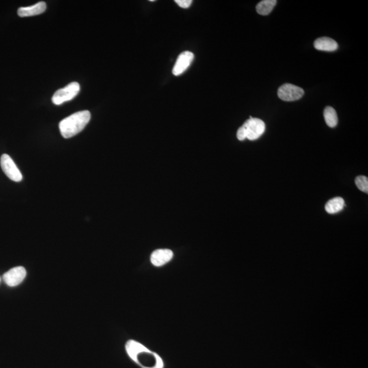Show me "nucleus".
I'll return each mask as SVG.
<instances>
[{
  "mask_svg": "<svg viewBox=\"0 0 368 368\" xmlns=\"http://www.w3.org/2000/svg\"><path fill=\"white\" fill-rule=\"evenodd\" d=\"M90 111H82L74 113L61 120L59 124V131L65 139H69L81 133L90 122Z\"/></svg>",
  "mask_w": 368,
  "mask_h": 368,
  "instance_id": "nucleus-1",
  "label": "nucleus"
},
{
  "mask_svg": "<svg viewBox=\"0 0 368 368\" xmlns=\"http://www.w3.org/2000/svg\"><path fill=\"white\" fill-rule=\"evenodd\" d=\"M133 361L143 368H164L165 366L163 359L143 345Z\"/></svg>",
  "mask_w": 368,
  "mask_h": 368,
  "instance_id": "nucleus-2",
  "label": "nucleus"
},
{
  "mask_svg": "<svg viewBox=\"0 0 368 368\" xmlns=\"http://www.w3.org/2000/svg\"><path fill=\"white\" fill-rule=\"evenodd\" d=\"M80 92V85L77 82H72L64 88L57 90L54 94L52 101L55 105H60L64 102L70 101L77 96Z\"/></svg>",
  "mask_w": 368,
  "mask_h": 368,
  "instance_id": "nucleus-3",
  "label": "nucleus"
},
{
  "mask_svg": "<svg viewBox=\"0 0 368 368\" xmlns=\"http://www.w3.org/2000/svg\"><path fill=\"white\" fill-rule=\"evenodd\" d=\"M242 126L246 134V139L250 141L256 140L261 137L265 131V124L263 121L250 117Z\"/></svg>",
  "mask_w": 368,
  "mask_h": 368,
  "instance_id": "nucleus-4",
  "label": "nucleus"
},
{
  "mask_svg": "<svg viewBox=\"0 0 368 368\" xmlns=\"http://www.w3.org/2000/svg\"><path fill=\"white\" fill-rule=\"evenodd\" d=\"M1 169L9 179L15 182H19L23 179L21 173L16 167V164L8 154H3L0 159Z\"/></svg>",
  "mask_w": 368,
  "mask_h": 368,
  "instance_id": "nucleus-5",
  "label": "nucleus"
},
{
  "mask_svg": "<svg viewBox=\"0 0 368 368\" xmlns=\"http://www.w3.org/2000/svg\"><path fill=\"white\" fill-rule=\"evenodd\" d=\"M304 91L296 85L286 83L278 90V96L280 99L286 102L295 101L304 96Z\"/></svg>",
  "mask_w": 368,
  "mask_h": 368,
  "instance_id": "nucleus-6",
  "label": "nucleus"
},
{
  "mask_svg": "<svg viewBox=\"0 0 368 368\" xmlns=\"http://www.w3.org/2000/svg\"><path fill=\"white\" fill-rule=\"evenodd\" d=\"M26 275H27L26 269L21 266H18L5 272L3 274V280L8 286L14 287L19 285L25 280Z\"/></svg>",
  "mask_w": 368,
  "mask_h": 368,
  "instance_id": "nucleus-7",
  "label": "nucleus"
},
{
  "mask_svg": "<svg viewBox=\"0 0 368 368\" xmlns=\"http://www.w3.org/2000/svg\"><path fill=\"white\" fill-rule=\"evenodd\" d=\"M194 58V54L192 52L184 51L178 56L174 68L173 74L175 76H180L186 71Z\"/></svg>",
  "mask_w": 368,
  "mask_h": 368,
  "instance_id": "nucleus-8",
  "label": "nucleus"
},
{
  "mask_svg": "<svg viewBox=\"0 0 368 368\" xmlns=\"http://www.w3.org/2000/svg\"><path fill=\"white\" fill-rule=\"evenodd\" d=\"M174 257V252L169 249H159L151 254V263L156 267H161L168 263Z\"/></svg>",
  "mask_w": 368,
  "mask_h": 368,
  "instance_id": "nucleus-9",
  "label": "nucleus"
},
{
  "mask_svg": "<svg viewBox=\"0 0 368 368\" xmlns=\"http://www.w3.org/2000/svg\"><path fill=\"white\" fill-rule=\"evenodd\" d=\"M46 9V3L44 1H40L36 4L30 5V6L21 7V8H18V15L20 17L38 15V14L43 13Z\"/></svg>",
  "mask_w": 368,
  "mask_h": 368,
  "instance_id": "nucleus-10",
  "label": "nucleus"
},
{
  "mask_svg": "<svg viewBox=\"0 0 368 368\" xmlns=\"http://www.w3.org/2000/svg\"><path fill=\"white\" fill-rule=\"evenodd\" d=\"M314 46L316 49L323 51H335L338 49V44L336 41L327 37L317 39Z\"/></svg>",
  "mask_w": 368,
  "mask_h": 368,
  "instance_id": "nucleus-11",
  "label": "nucleus"
},
{
  "mask_svg": "<svg viewBox=\"0 0 368 368\" xmlns=\"http://www.w3.org/2000/svg\"><path fill=\"white\" fill-rule=\"evenodd\" d=\"M345 200L341 197H336L329 200L325 204V210L328 213L334 214L340 212L345 207Z\"/></svg>",
  "mask_w": 368,
  "mask_h": 368,
  "instance_id": "nucleus-12",
  "label": "nucleus"
},
{
  "mask_svg": "<svg viewBox=\"0 0 368 368\" xmlns=\"http://www.w3.org/2000/svg\"><path fill=\"white\" fill-rule=\"evenodd\" d=\"M276 3V0H263L256 5V11L261 15H268L274 9Z\"/></svg>",
  "mask_w": 368,
  "mask_h": 368,
  "instance_id": "nucleus-13",
  "label": "nucleus"
},
{
  "mask_svg": "<svg viewBox=\"0 0 368 368\" xmlns=\"http://www.w3.org/2000/svg\"><path fill=\"white\" fill-rule=\"evenodd\" d=\"M324 118L327 125L330 128H335L337 126L338 118L337 113L332 107H327L324 110Z\"/></svg>",
  "mask_w": 368,
  "mask_h": 368,
  "instance_id": "nucleus-14",
  "label": "nucleus"
},
{
  "mask_svg": "<svg viewBox=\"0 0 368 368\" xmlns=\"http://www.w3.org/2000/svg\"><path fill=\"white\" fill-rule=\"evenodd\" d=\"M357 187L362 192L368 193V180L365 176H358L356 180Z\"/></svg>",
  "mask_w": 368,
  "mask_h": 368,
  "instance_id": "nucleus-15",
  "label": "nucleus"
},
{
  "mask_svg": "<svg viewBox=\"0 0 368 368\" xmlns=\"http://www.w3.org/2000/svg\"><path fill=\"white\" fill-rule=\"evenodd\" d=\"M175 2L182 8H187L192 4V0H176Z\"/></svg>",
  "mask_w": 368,
  "mask_h": 368,
  "instance_id": "nucleus-16",
  "label": "nucleus"
},
{
  "mask_svg": "<svg viewBox=\"0 0 368 368\" xmlns=\"http://www.w3.org/2000/svg\"><path fill=\"white\" fill-rule=\"evenodd\" d=\"M237 137L239 141H243L246 139V134H245V129L243 128V126H241V127L238 129Z\"/></svg>",
  "mask_w": 368,
  "mask_h": 368,
  "instance_id": "nucleus-17",
  "label": "nucleus"
},
{
  "mask_svg": "<svg viewBox=\"0 0 368 368\" xmlns=\"http://www.w3.org/2000/svg\"><path fill=\"white\" fill-rule=\"evenodd\" d=\"M0 281H1V278H0Z\"/></svg>",
  "mask_w": 368,
  "mask_h": 368,
  "instance_id": "nucleus-18",
  "label": "nucleus"
}]
</instances>
